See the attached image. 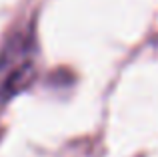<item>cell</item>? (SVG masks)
<instances>
[{"instance_id": "obj_1", "label": "cell", "mask_w": 158, "mask_h": 157, "mask_svg": "<svg viewBox=\"0 0 158 157\" xmlns=\"http://www.w3.org/2000/svg\"><path fill=\"white\" fill-rule=\"evenodd\" d=\"M36 73V38L30 28L8 36L0 52V101L22 93Z\"/></svg>"}]
</instances>
